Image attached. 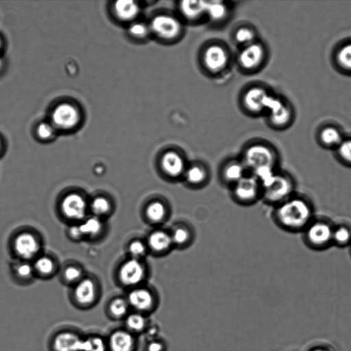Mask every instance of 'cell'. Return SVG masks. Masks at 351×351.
<instances>
[{"instance_id":"6da1fadb","label":"cell","mask_w":351,"mask_h":351,"mask_svg":"<svg viewBox=\"0 0 351 351\" xmlns=\"http://www.w3.org/2000/svg\"><path fill=\"white\" fill-rule=\"evenodd\" d=\"M315 217L312 201L297 193L275 206L273 212L275 223L282 230L291 233H301Z\"/></svg>"},{"instance_id":"7a4b0ae2","label":"cell","mask_w":351,"mask_h":351,"mask_svg":"<svg viewBox=\"0 0 351 351\" xmlns=\"http://www.w3.org/2000/svg\"><path fill=\"white\" fill-rule=\"evenodd\" d=\"M249 173L261 183L278 168L280 156L271 145L263 142L252 143L247 145L240 157Z\"/></svg>"},{"instance_id":"3957f363","label":"cell","mask_w":351,"mask_h":351,"mask_svg":"<svg viewBox=\"0 0 351 351\" xmlns=\"http://www.w3.org/2000/svg\"><path fill=\"white\" fill-rule=\"evenodd\" d=\"M261 185V199L274 207L296 193L295 179L286 171L278 169Z\"/></svg>"},{"instance_id":"277c9868","label":"cell","mask_w":351,"mask_h":351,"mask_svg":"<svg viewBox=\"0 0 351 351\" xmlns=\"http://www.w3.org/2000/svg\"><path fill=\"white\" fill-rule=\"evenodd\" d=\"M335 223L329 219L315 217L301 232L304 245L313 251H324L332 246Z\"/></svg>"},{"instance_id":"5b68a950","label":"cell","mask_w":351,"mask_h":351,"mask_svg":"<svg viewBox=\"0 0 351 351\" xmlns=\"http://www.w3.org/2000/svg\"><path fill=\"white\" fill-rule=\"evenodd\" d=\"M83 113L79 105L72 101L64 100L53 106L49 121L58 132H70L79 128Z\"/></svg>"},{"instance_id":"8992f818","label":"cell","mask_w":351,"mask_h":351,"mask_svg":"<svg viewBox=\"0 0 351 351\" xmlns=\"http://www.w3.org/2000/svg\"><path fill=\"white\" fill-rule=\"evenodd\" d=\"M151 34L164 42H173L182 34L181 21L176 16L160 13L154 15L148 22Z\"/></svg>"},{"instance_id":"52a82bcc","label":"cell","mask_w":351,"mask_h":351,"mask_svg":"<svg viewBox=\"0 0 351 351\" xmlns=\"http://www.w3.org/2000/svg\"><path fill=\"white\" fill-rule=\"evenodd\" d=\"M188 163L183 154L177 149H168L158 159V171L167 180H182Z\"/></svg>"},{"instance_id":"ba28073f","label":"cell","mask_w":351,"mask_h":351,"mask_svg":"<svg viewBox=\"0 0 351 351\" xmlns=\"http://www.w3.org/2000/svg\"><path fill=\"white\" fill-rule=\"evenodd\" d=\"M265 113L269 124L278 130L290 126L295 117L291 104L287 99L275 95L271 99Z\"/></svg>"},{"instance_id":"9c48e42d","label":"cell","mask_w":351,"mask_h":351,"mask_svg":"<svg viewBox=\"0 0 351 351\" xmlns=\"http://www.w3.org/2000/svg\"><path fill=\"white\" fill-rule=\"evenodd\" d=\"M233 199L239 204L250 206L261 199V185L259 180L248 173L230 187Z\"/></svg>"},{"instance_id":"30bf717a","label":"cell","mask_w":351,"mask_h":351,"mask_svg":"<svg viewBox=\"0 0 351 351\" xmlns=\"http://www.w3.org/2000/svg\"><path fill=\"white\" fill-rule=\"evenodd\" d=\"M99 291L96 282L89 278L81 279L72 290L71 300L78 309L87 310L93 308L98 302Z\"/></svg>"},{"instance_id":"8fae6325","label":"cell","mask_w":351,"mask_h":351,"mask_svg":"<svg viewBox=\"0 0 351 351\" xmlns=\"http://www.w3.org/2000/svg\"><path fill=\"white\" fill-rule=\"evenodd\" d=\"M147 276V268L143 261L133 258L122 264L118 274L120 283L130 289L142 285Z\"/></svg>"},{"instance_id":"7c38bea8","label":"cell","mask_w":351,"mask_h":351,"mask_svg":"<svg viewBox=\"0 0 351 351\" xmlns=\"http://www.w3.org/2000/svg\"><path fill=\"white\" fill-rule=\"evenodd\" d=\"M267 56L264 45L258 40L241 47L237 56L239 67L245 71H254L261 67Z\"/></svg>"},{"instance_id":"4fadbf2b","label":"cell","mask_w":351,"mask_h":351,"mask_svg":"<svg viewBox=\"0 0 351 351\" xmlns=\"http://www.w3.org/2000/svg\"><path fill=\"white\" fill-rule=\"evenodd\" d=\"M202 61L208 72L217 74L226 69L229 62V53L223 45L213 43L204 49Z\"/></svg>"},{"instance_id":"5bb4252c","label":"cell","mask_w":351,"mask_h":351,"mask_svg":"<svg viewBox=\"0 0 351 351\" xmlns=\"http://www.w3.org/2000/svg\"><path fill=\"white\" fill-rule=\"evenodd\" d=\"M84 335L73 329H61L51 337L49 351H82Z\"/></svg>"},{"instance_id":"9a60e30c","label":"cell","mask_w":351,"mask_h":351,"mask_svg":"<svg viewBox=\"0 0 351 351\" xmlns=\"http://www.w3.org/2000/svg\"><path fill=\"white\" fill-rule=\"evenodd\" d=\"M273 95L263 87L252 86L243 93L242 104L252 114L265 113Z\"/></svg>"},{"instance_id":"2e32d148","label":"cell","mask_w":351,"mask_h":351,"mask_svg":"<svg viewBox=\"0 0 351 351\" xmlns=\"http://www.w3.org/2000/svg\"><path fill=\"white\" fill-rule=\"evenodd\" d=\"M125 298L132 311L145 315L151 312L156 304L154 291L143 285L131 289Z\"/></svg>"},{"instance_id":"e0dca14e","label":"cell","mask_w":351,"mask_h":351,"mask_svg":"<svg viewBox=\"0 0 351 351\" xmlns=\"http://www.w3.org/2000/svg\"><path fill=\"white\" fill-rule=\"evenodd\" d=\"M145 243L149 252L156 256H165L173 249L169 230L161 227L152 230L148 234Z\"/></svg>"},{"instance_id":"ac0fdd59","label":"cell","mask_w":351,"mask_h":351,"mask_svg":"<svg viewBox=\"0 0 351 351\" xmlns=\"http://www.w3.org/2000/svg\"><path fill=\"white\" fill-rule=\"evenodd\" d=\"M210 173L208 166L200 161L189 162L182 180L191 189L205 186L210 180Z\"/></svg>"},{"instance_id":"d6986e66","label":"cell","mask_w":351,"mask_h":351,"mask_svg":"<svg viewBox=\"0 0 351 351\" xmlns=\"http://www.w3.org/2000/svg\"><path fill=\"white\" fill-rule=\"evenodd\" d=\"M106 341L108 351H136L138 345L136 335L123 327L113 329Z\"/></svg>"},{"instance_id":"ffe728a7","label":"cell","mask_w":351,"mask_h":351,"mask_svg":"<svg viewBox=\"0 0 351 351\" xmlns=\"http://www.w3.org/2000/svg\"><path fill=\"white\" fill-rule=\"evenodd\" d=\"M110 12L118 22L128 25L138 19L141 8L136 1L117 0L112 3Z\"/></svg>"},{"instance_id":"44dd1931","label":"cell","mask_w":351,"mask_h":351,"mask_svg":"<svg viewBox=\"0 0 351 351\" xmlns=\"http://www.w3.org/2000/svg\"><path fill=\"white\" fill-rule=\"evenodd\" d=\"M170 214L171 210L168 203L160 197L151 199L144 208V215L147 221L158 227L168 220Z\"/></svg>"},{"instance_id":"7402d4cb","label":"cell","mask_w":351,"mask_h":351,"mask_svg":"<svg viewBox=\"0 0 351 351\" xmlns=\"http://www.w3.org/2000/svg\"><path fill=\"white\" fill-rule=\"evenodd\" d=\"M249 172L241 158L227 160L221 165L219 177L221 182L231 187Z\"/></svg>"},{"instance_id":"603a6c76","label":"cell","mask_w":351,"mask_h":351,"mask_svg":"<svg viewBox=\"0 0 351 351\" xmlns=\"http://www.w3.org/2000/svg\"><path fill=\"white\" fill-rule=\"evenodd\" d=\"M61 210L67 218L80 220L85 217L87 210L86 202L78 193H69L62 199Z\"/></svg>"},{"instance_id":"cb8c5ba5","label":"cell","mask_w":351,"mask_h":351,"mask_svg":"<svg viewBox=\"0 0 351 351\" xmlns=\"http://www.w3.org/2000/svg\"><path fill=\"white\" fill-rule=\"evenodd\" d=\"M14 249L20 257L29 259L38 254L40 244L34 235L29 232H23L14 239Z\"/></svg>"},{"instance_id":"d4e9b609","label":"cell","mask_w":351,"mask_h":351,"mask_svg":"<svg viewBox=\"0 0 351 351\" xmlns=\"http://www.w3.org/2000/svg\"><path fill=\"white\" fill-rule=\"evenodd\" d=\"M173 248L183 250L189 247L194 240V232L190 226L183 222L175 223L169 230Z\"/></svg>"},{"instance_id":"484cf974","label":"cell","mask_w":351,"mask_h":351,"mask_svg":"<svg viewBox=\"0 0 351 351\" xmlns=\"http://www.w3.org/2000/svg\"><path fill=\"white\" fill-rule=\"evenodd\" d=\"M344 137L341 130L337 126L327 125L319 130L317 138L321 147L334 151Z\"/></svg>"},{"instance_id":"4316f807","label":"cell","mask_w":351,"mask_h":351,"mask_svg":"<svg viewBox=\"0 0 351 351\" xmlns=\"http://www.w3.org/2000/svg\"><path fill=\"white\" fill-rule=\"evenodd\" d=\"M178 7L181 16L189 22L199 21L205 16L204 1H182L179 2Z\"/></svg>"},{"instance_id":"83f0119b","label":"cell","mask_w":351,"mask_h":351,"mask_svg":"<svg viewBox=\"0 0 351 351\" xmlns=\"http://www.w3.org/2000/svg\"><path fill=\"white\" fill-rule=\"evenodd\" d=\"M130 311L126 298L122 296L110 299L105 307L106 315L113 321L123 320Z\"/></svg>"},{"instance_id":"f1b7e54d","label":"cell","mask_w":351,"mask_h":351,"mask_svg":"<svg viewBox=\"0 0 351 351\" xmlns=\"http://www.w3.org/2000/svg\"><path fill=\"white\" fill-rule=\"evenodd\" d=\"M228 6L223 1H206L205 16L214 23H220L228 16Z\"/></svg>"},{"instance_id":"f546056e","label":"cell","mask_w":351,"mask_h":351,"mask_svg":"<svg viewBox=\"0 0 351 351\" xmlns=\"http://www.w3.org/2000/svg\"><path fill=\"white\" fill-rule=\"evenodd\" d=\"M124 327L135 335L145 332L148 328V320L146 315L131 311L123 320Z\"/></svg>"},{"instance_id":"4dcf8cb0","label":"cell","mask_w":351,"mask_h":351,"mask_svg":"<svg viewBox=\"0 0 351 351\" xmlns=\"http://www.w3.org/2000/svg\"><path fill=\"white\" fill-rule=\"evenodd\" d=\"M334 60L340 71L351 75V42L345 43L336 49Z\"/></svg>"},{"instance_id":"1f68e13d","label":"cell","mask_w":351,"mask_h":351,"mask_svg":"<svg viewBox=\"0 0 351 351\" xmlns=\"http://www.w3.org/2000/svg\"><path fill=\"white\" fill-rule=\"evenodd\" d=\"M351 245V225L346 223L335 224L332 230V245L344 248Z\"/></svg>"},{"instance_id":"d6a6232c","label":"cell","mask_w":351,"mask_h":351,"mask_svg":"<svg viewBox=\"0 0 351 351\" xmlns=\"http://www.w3.org/2000/svg\"><path fill=\"white\" fill-rule=\"evenodd\" d=\"M82 351H108L106 337L97 333L84 335Z\"/></svg>"},{"instance_id":"836d02e7","label":"cell","mask_w":351,"mask_h":351,"mask_svg":"<svg viewBox=\"0 0 351 351\" xmlns=\"http://www.w3.org/2000/svg\"><path fill=\"white\" fill-rule=\"evenodd\" d=\"M127 34L136 41H143L152 34L148 23L137 19L128 25Z\"/></svg>"},{"instance_id":"e575fe53","label":"cell","mask_w":351,"mask_h":351,"mask_svg":"<svg viewBox=\"0 0 351 351\" xmlns=\"http://www.w3.org/2000/svg\"><path fill=\"white\" fill-rule=\"evenodd\" d=\"M334 155L341 165L351 168V137H344L334 150Z\"/></svg>"},{"instance_id":"d590c367","label":"cell","mask_w":351,"mask_h":351,"mask_svg":"<svg viewBox=\"0 0 351 351\" xmlns=\"http://www.w3.org/2000/svg\"><path fill=\"white\" fill-rule=\"evenodd\" d=\"M36 137L43 141L48 142L54 139L58 131L49 120H44L38 122L34 128Z\"/></svg>"},{"instance_id":"8d00e7d4","label":"cell","mask_w":351,"mask_h":351,"mask_svg":"<svg viewBox=\"0 0 351 351\" xmlns=\"http://www.w3.org/2000/svg\"><path fill=\"white\" fill-rule=\"evenodd\" d=\"M254 29L247 26H241L234 33V40L241 47L257 40Z\"/></svg>"},{"instance_id":"74e56055","label":"cell","mask_w":351,"mask_h":351,"mask_svg":"<svg viewBox=\"0 0 351 351\" xmlns=\"http://www.w3.org/2000/svg\"><path fill=\"white\" fill-rule=\"evenodd\" d=\"M83 236H95L101 230V221L97 217H90L79 225Z\"/></svg>"},{"instance_id":"f35d334b","label":"cell","mask_w":351,"mask_h":351,"mask_svg":"<svg viewBox=\"0 0 351 351\" xmlns=\"http://www.w3.org/2000/svg\"><path fill=\"white\" fill-rule=\"evenodd\" d=\"M128 252L131 258L143 260L149 253L145 241L135 239L128 245Z\"/></svg>"},{"instance_id":"ab89813d","label":"cell","mask_w":351,"mask_h":351,"mask_svg":"<svg viewBox=\"0 0 351 351\" xmlns=\"http://www.w3.org/2000/svg\"><path fill=\"white\" fill-rule=\"evenodd\" d=\"M110 207L109 200L101 196L95 197L90 203L92 212L97 216L106 215L110 211Z\"/></svg>"},{"instance_id":"60d3db41","label":"cell","mask_w":351,"mask_h":351,"mask_svg":"<svg viewBox=\"0 0 351 351\" xmlns=\"http://www.w3.org/2000/svg\"><path fill=\"white\" fill-rule=\"evenodd\" d=\"M34 269L41 275L48 276L52 274L54 270L53 261L47 256H40L34 263Z\"/></svg>"},{"instance_id":"b9f144b4","label":"cell","mask_w":351,"mask_h":351,"mask_svg":"<svg viewBox=\"0 0 351 351\" xmlns=\"http://www.w3.org/2000/svg\"><path fill=\"white\" fill-rule=\"evenodd\" d=\"M63 278L68 283L75 285L83 278L82 271L77 267L69 266L64 270Z\"/></svg>"},{"instance_id":"7bdbcfd3","label":"cell","mask_w":351,"mask_h":351,"mask_svg":"<svg viewBox=\"0 0 351 351\" xmlns=\"http://www.w3.org/2000/svg\"><path fill=\"white\" fill-rule=\"evenodd\" d=\"M16 275L22 280H28L33 275V267L28 263H23L18 265L15 269Z\"/></svg>"},{"instance_id":"ee69618b","label":"cell","mask_w":351,"mask_h":351,"mask_svg":"<svg viewBox=\"0 0 351 351\" xmlns=\"http://www.w3.org/2000/svg\"><path fill=\"white\" fill-rule=\"evenodd\" d=\"M165 345L162 341L151 339L145 346V351H165Z\"/></svg>"},{"instance_id":"f6af8a7d","label":"cell","mask_w":351,"mask_h":351,"mask_svg":"<svg viewBox=\"0 0 351 351\" xmlns=\"http://www.w3.org/2000/svg\"><path fill=\"white\" fill-rule=\"evenodd\" d=\"M69 234L70 235L73 237L74 239H79L83 237L81 230L80 229L79 225L78 226H73L69 229Z\"/></svg>"},{"instance_id":"bcb514c9","label":"cell","mask_w":351,"mask_h":351,"mask_svg":"<svg viewBox=\"0 0 351 351\" xmlns=\"http://www.w3.org/2000/svg\"><path fill=\"white\" fill-rule=\"evenodd\" d=\"M310 351H333L331 348L325 346H319L311 349Z\"/></svg>"},{"instance_id":"7dc6e473","label":"cell","mask_w":351,"mask_h":351,"mask_svg":"<svg viewBox=\"0 0 351 351\" xmlns=\"http://www.w3.org/2000/svg\"><path fill=\"white\" fill-rule=\"evenodd\" d=\"M3 46V43L2 38L0 37V52L1 51Z\"/></svg>"},{"instance_id":"c3c4849f","label":"cell","mask_w":351,"mask_h":351,"mask_svg":"<svg viewBox=\"0 0 351 351\" xmlns=\"http://www.w3.org/2000/svg\"><path fill=\"white\" fill-rule=\"evenodd\" d=\"M2 149H3V143H2L1 139L0 138V154L2 152Z\"/></svg>"},{"instance_id":"681fc988","label":"cell","mask_w":351,"mask_h":351,"mask_svg":"<svg viewBox=\"0 0 351 351\" xmlns=\"http://www.w3.org/2000/svg\"><path fill=\"white\" fill-rule=\"evenodd\" d=\"M349 248H350V256H351V245H350Z\"/></svg>"}]
</instances>
